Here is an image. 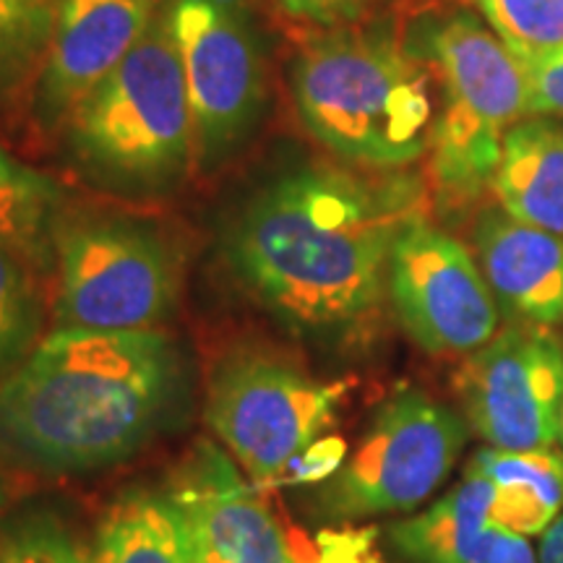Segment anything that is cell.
I'll list each match as a JSON object with an SVG mask.
<instances>
[{
	"label": "cell",
	"mask_w": 563,
	"mask_h": 563,
	"mask_svg": "<svg viewBox=\"0 0 563 563\" xmlns=\"http://www.w3.org/2000/svg\"><path fill=\"white\" fill-rule=\"evenodd\" d=\"M42 295L30 266V245L0 232V382L34 350Z\"/></svg>",
	"instance_id": "obj_19"
},
{
	"label": "cell",
	"mask_w": 563,
	"mask_h": 563,
	"mask_svg": "<svg viewBox=\"0 0 563 563\" xmlns=\"http://www.w3.org/2000/svg\"><path fill=\"white\" fill-rule=\"evenodd\" d=\"M559 441L563 443V407H561V420H559Z\"/></svg>",
	"instance_id": "obj_30"
},
{
	"label": "cell",
	"mask_w": 563,
	"mask_h": 563,
	"mask_svg": "<svg viewBox=\"0 0 563 563\" xmlns=\"http://www.w3.org/2000/svg\"><path fill=\"white\" fill-rule=\"evenodd\" d=\"M0 563H95L58 519L34 514L0 538Z\"/></svg>",
	"instance_id": "obj_23"
},
{
	"label": "cell",
	"mask_w": 563,
	"mask_h": 563,
	"mask_svg": "<svg viewBox=\"0 0 563 563\" xmlns=\"http://www.w3.org/2000/svg\"><path fill=\"white\" fill-rule=\"evenodd\" d=\"M483 563H540V559L534 555L532 545L527 543L525 534L498 527L496 540H493L490 551L485 555Z\"/></svg>",
	"instance_id": "obj_28"
},
{
	"label": "cell",
	"mask_w": 563,
	"mask_h": 563,
	"mask_svg": "<svg viewBox=\"0 0 563 563\" xmlns=\"http://www.w3.org/2000/svg\"><path fill=\"white\" fill-rule=\"evenodd\" d=\"M183 357L170 336L53 329L0 382V449L42 473L115 464L180 402Z\"/></svg>",
	"instance_id": "obj_2"
},
{
	"label": "cell",
	"mask_w": 563,
	"mask_h": 563,
	"mask_svg": "<svg viewBox=\"0 0 563 563\" xmlns=\"http://www.w3.org/2000/svg\"><path fill=\"white\" fill-rule=\"evenodd\" d=\"M418 214L410 178L300 165L245 199L224 232V262L287 329L340 334L378 308L391 245Z\"/></svg>",
	"instance_id": "obj_1"
},
{
	"label": "cell",
	"mask_w": 563,
	"mask_h": 563,
	"mask_svg": "<svg viewBox=\"0 0 563 563\" xmlns=\"http://www.w3.org/2000/svg\"><path fill=\"white\" fill-rule=\"evenodd\" d=\"M525 76L527 112L563 115V47L540 55H519Z\"/></svg>",
	"instance_id": "obj_24"
},
{
	"label": "cell",
	"mask_w": 563,
	"mask_h": 563,
	"mask_svg": "<svg viewBox=\"0 0 563 563\" xmlns=\"http://www.w3.org/2000/svg\"><path fill=\"white\" fill-rule=\"evenodd\" d=\"M475 249L498 311L519 327L563 321V235L488 209L477 220Z\"/></svg>",
	"instance_id": "obj_14"
},
{
	"label": "cell",
	"mask_w": 563,
	"mask_h": 563,
	"mask_svg": "<svg viewBox=\"0 0 563 563\" xmlns=\"http://www.w3.org/2000/svg\"><path fill=\"white\" fill-rule=\"evenodd\" d=\"M95 563H194L170 493L131 490L118 498L97 532Z\"/></svg>",
	"instance_id": "obj_18"
},
{
	"label": "cell",
	"mask_w": 563,
	"mask_h": 563,
	"mask_svg": "<svg viewBox=\"0 0 563 563\" xmlns=\"http://www.w3.org/2000/svg\"><path fill=\"white\" fill-rule=\"evenodd\" d=\"M170 21L191 104L196 165L214 170L264 118L262 42L241 0H175Z\"/></svg>",
	"instance_id": "obj_7"
},
{
	"label": "cell",
	"mask_w": 563,
	"mask_h": 563,
	"mask_svg": "<svg viewBox=\"0 0 563 563\" xmlns=\"http://www.w3.org/2000/svg\"><path fill=\"white\" fill-rule=\"evenodd\" d=\"M194 563H292L285 534L238 477L232 462L201 443L170 488Z\"/></svg>",
	"instance_id": "obj_13"
},
{
	"label": "cell",
	"mask_w": 563,
	"mask_h": 563,
	"mask_svg": "<svg viewBox=\"0 0 563 563\" xmlns=\"http://www.w3.org/2000/svg\"><path fill=\"white\" fill-rule=\"evenodd\" d=\"M55 183L0 150V232L32 245L55 203Z\"/></svg>",
	"instance_id": "obj_22"
},
{
	"label": "cell",
	"mask_w": 563,
	"mask_h": 563,
	"mask_svg": "<svg viewBox=\"0 0 563 563\" xmlns=\"http://www.w3.org/2000/svg\"><path fill=\"white\" fill-rule=\"evenodd\" d=\"M154 0H60L40 68L37 112L45 125L66 123L150 30Z\"/></svg>",
	"instance_id": "obj_12"
},
{
	"label": "cell",
	"mask_w": 563,
	"mask_h": 563,
	"mask_svg": "<svg viewBox=\"0 0 563 563\" xmlns=\"http://www.w3.org/2000/svg\"><path fill=\"white\" fill-rule=\"evenodd\" d=\"M433 70L386 30H334L292 66L295 108L329 152L368 170H397L431 150Z\"/></svg>",
	"instance_id": "obj_3"
},
{
	"label": "cell",
	"mask_w": 563,
	"mask_h": 563,
	"mask_svg": "<svg viewBox=\"0 0 563 563\" xmlns=\"http://www.w3.org/2000/svg\"><path fill=\"white\" fill-rule=\"evenodd\" d=\"M496 485L467 475L431 509L391 527V543L415 563H483L498 527L493 525Z\"/></svg>",
	"instance_id": "obj_16"
},
{
	"label": "cell",
	"mask_w": 563,
	"mask_h": 563,
	"mask_svg": "<svg viewBox=\"0 0 563 563\" xmlns=\"http://www.w3.org/2000/svg\"><path fill=\"white\" fill-rule=\"evenodd\" d=\"M467 475L496 485L493 525L517 534H540L553 525L563 509V454L504 452L483 449L470 462Z\"/></svg>",
	"instance_id": "obj_17"
},
{
	"label": "cell",
	"mask_w": 563,
	"mask_h": 563,
	"mask_svg": "<svg viewBox=\"0 0 563 563\" xmlns=\"http://www.w3.org/2000/svg\"><path fill=\"white\" fill-rule=\"evenodd\" d=\"M342 394L344 384H321L279 357L243 352L211 376L207 420L256 481H272L319 439Z\"/></svg>",
	"instance_id": "obj_9"
},
{
	"label": "cell",
	"mask_w": 563,
	"mask_h": 563,
	"mask_svg": "<svg viewBox=\"0 0 563 563\" xmlns=\"http://www.w3.org/2000/svg\"><path fill=\"white\" fill-rule=\"evenodd\" d=\"M490 186L514 220L563 235V123L548 115L514 123Z\"/></svg>",
	"instance_id": "obj_15"
},
{
	"label": "cell",
	"mask_w": 563,
	"mask_h": 563,
	"mask_svg": "<svg viewBox=\"0 0 563 563\" xmlns=\"http://www.w3.org/2000/svg\"><path fill=\"white\" fill-rule=\"evenodd\" d=\"M58 256L55 329L150 332L178 302L180 251L154 224L123 217L70 222Z\"/></svg>",
	"instance_id": "obj_6"
},
{
	"label": "cell",
	"mask_w": 563,
	"mask_h": 563,
	"mask_svg": "<svg viewBox=\"0 0 563 563\" xmlns=\"http://www.w3.org/2000/svg\"><path fill=\"white\" fill-rule=\"evenodd\" d=\"M344 454H347V446H344V441L340 439L313 441L311 446H308L306 452L290 464L295 470V481L298 483L327 481V477L340 473V467L344 464Z\"/></svg>",
	"instance_id": "obj_26"
},
{
	"label": "cell",
	"mask_w": 563,
	"mask_h": 563,
	"mask_svg": "<svg viewBox=\"0 0 563 563\" xmlns=\"http://www.w3.org/2000/svg\"><path fill=\"white\" fill-rule=\"evenodd\" d=\"M279 5L287 16L329 30L344 21H355L368 9L371 0H279Z\"/></svg>",
	"instance_id": "obj_25"
},
{
	"label": "cell",
	"mask_w": 563,
	"mask_h": 563,
	"mask_svg": "<svg viewBox=\"0 0 563 563\" xmlns=\"http://www.w3.org/2000/svg\"><path fill=\"white\" fill-rule=\"evenodd\" d=\"M467 426L418 389L386 399L361 446L321 493L323 509L357 519L418 509L460 460Z\"/></svg>",
	"instance_id": "obj_8"
},
{
	"label": "cell",
	"mask_w": 563,
	"mask_h": 563,
	"mask_svg": "<svg viewBox=\"0 0 563 563\" xmlns=\"http://www.w3.org/2000/svg\"><path fill=\"white\" fill-rule=\"evenodd\" d=\"M410 45L441 91L431 141L435 188L449 203H467L490 186L506 133L527 115L522 68L470 11L422 19Z\"/></svg>",
	"instance_id": "obj_5"
},
{
	"label": "cell",
	"mask_w": 563,
	"mask_h": 563,
	"mask_svg": "<svg viewBox=\"0 0 563 563\" xmlns=\"http://www.w3.org/2000/svg\"><path fill=\"white\" fill-rule=\"evenodd\" d=\"M473 431L504 452H540L559 441L563 347L538 327H509L470 352L454 378Z\"/></svg>",
	"instance_id": "obj_11"
},
{
	"label": "cell",
	"mask_w": 563,
	"mask_h": 563,
	"mask_svg": "<svg viewBox=\"0 0 563 563\" xmlns=\"http://www.w3.org/2000/svg\"><path fill=\"white\" fill-rule=\"evenodd\" d=\"M373 538H376L373 530L321 534L319 563H382L373 548Z\"/></svg>",
	"instance_id": "obj_27"
},
{
	"label": "cell",
	"mask_w": 563,
	"mask_h": 563,
	"mask_svg": "<svg viewBox=\"0 0 563 563\" xmlns=\"http://www.w3.org/2000/svg\"><path fill=\"white\" fill-rule=\"evenodd\" d=\"M70 162L89 183L121 196H157L186 178L194 121L170 5L121 66L66 121Z\"/></svg>",
	"instance_id": "obj_4"
},
{
	"label": "cell",
	"mask_w": 563,
	"mask_h": 563,
	"mask_svg": "<svg viewBox=\"0 0 563 563\" xmlns=\"http://www.w3.org/2000/svg\"><path fill=\"white\" fill-rule=\"evenodd\" d=\"M60 0H0V91L45 60Z\"/></svg>",
	"instance_id": "obj_20"
},
{
	"label": "cell",
	"mask_w": 563,
	"mask_h": 563,
	"mask_svg": "<svg viewBox=\"0 0 563 563\" xmlns=\"http://www.w3.org/2000/svg\"><path fill=\"white\" fill-rule=\"evenodd\" d=\"M405 332L433 355H467L496 336L498 306L460 241L412 217L391 245L386 274Z\"/></svg>",
	"instance_id": "obj_10"
},
{
	"label": "cell",
	"mask_w": 563,
	"mask_h": 563,
	"mask_svg": "<svg viewBox=\"0 0 563 563\" xmlns=\"http://www.w3.org/2000/svg\"><path fill=\"white\" fill-rule=\"evenodd\" d=\"M477 5L514 58L563 47V0H477Z\"/></svg>",
	"instance_id": "obj_21"
},
{
	"label": "cell",
	"mask_w": 563,
	"mask_h": 563,
	"mask_svg": "<svg viewBox=\"0 0 563 563\" xmlns=\"http://www.w3.org/2000/svg\"><path fill=\"white\" fill-rule=\"evenodd\" d=\"M538 559L540 563H563V514H559L553 525L543 532Z\"/></svg>",
	"instance_id": "obj_29"
}]
</instances>
